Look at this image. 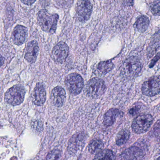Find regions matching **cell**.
<instances>
[{"label": "cell", "mask_w": 160, "mask_h": 160, "mask_svg": "<svg viewBox=\"0 0 160 160\" xmlns=\"http://www.w3.org/2000/svg\"><path fill=\"white\" fill-rule=\"evenodd\" d=\"M58 18V14L49 13L45 9L41 10L37 16L38 24L41 28L51 34L56 32Z\"/></svg>", "instance_id": "1"}, {"label": "cell", "mask_w": 160, "mask_h": 160, "mask_svg": "<svg viewBox=\"0 0 160 160\" xmlns=\"http://www.w3.org/2000/svg\"><path fill=\"white\" fill-rule=\"evenodd\" d=\"M141 69L142 64L138 58L132 56L123 62L121 68V73L126 79H133L138 76Z\"/></svg>", "instance_id": "2"}, {"label": "cell", "mask_w": 160, "mask_h": 160, "mask_svg": "<svg viewBox=\"0 0 160 160\" xmlns=\"http://www.w3.org/2000/svg\"><path fill=\"white\" fill-rule=\"evenodd\" d=\"M104 81L98 78H91L87 83L85 88L86 94L88 97L97 99L102 96L106 91Z\"/></svg>", "instance_id": "3"}, {"label": "cell", "mask_w": 160, "mask_h": 160, "mask_svg": "<svg viewBox=\"0 0 160 160\" xmlns=\"http://www.w3.org/2000/svg\"><path fill=\"white\" fill-rule=\"evenodd\" d=\"M26 94V90L21 86H15L9 89L5 94V102L12 106H17L23 102Z\"/></svg>", "instance_id": "4"}, {"label": "cell", "mask_w": 160, "mask_h": 160, "mask_svg": "<svg viewBox=\"0 0 160 160\" xmlns=\"http://www.w3.org/2000/svg\"><path fill=\"white\" fill-rule=\"evenodd\" d=\"M153 121V117L150 114L138 116L132 123V130L135 133H144L149 130Z\"/></svg>", "instance_id": "5"}, {"label": "cell", "mask_w": 160, "mask_h": 160, "mask_svg": "<svg viewBox=\"0 0 160 160\" xmlns=\"http://www.w3.org/2000/svg\"><path fill=\"white\" fill-rule=\"evenodd\" d=\"M65 84L71 94L77 95L81 92L84 88V80L79 74L72 73L66 77Z\"/></svg>", "instance_id": "6"}, {"label": "cell", "mask_w": 160, "mask_h": 160, "mask_svg": "<svg viewBox=\"0 0 160 160\" xmlns=\"http://www.w3.org/2000/svg\"><path fill=\"white\" fill-rule=\"evenodd\" d=\"M87 137L83 132H79L74 134L69 140L67 150L71 154H75L81 150L84 147Z\"/></svg>", "instance_id": "7"}, {"label": "cell", "mask_w": 160, "mask_h": 160, "mask_svg": "<svg viewBox=\"0 0 160 160\" xmlns=\"http://www.w3.org/2000/svg\"><path fill=\"white\" fill-rule=\"evenodd\" d=\"M92 6L89 0H79L76 6V16L80 22H84L89 19Z\"/></svg>", "instance_id": "8"}, {"label": "cell", "mask_w": 160, "mask_h": 160, "mask_svg": "<svg viewBox=\"0 0 160 160\" xmlns=\"http://www.w3.org/2000/svg\"><path fill=\"white\" fill-rule=\"evenodd\" d=\"M160 78L153 77L143 83L141 88L142 93L147 96L152 97L160 93Z\"/></svg>", "instance_id": "9"}, {"label": "cell", "mask_w": 160, "mask_h": 160, "mask_svg": "<svg viewBox=\"0 0 160 160\" xmlns=\"http://www.w3.org/2000/svg\"><path fill=\"white\" fill-rule=\"evenodd\" d=\"M69 47L64 42H61L56 45L51 53L52 59L58 63L64 62L69 54Z\"/></svg>", "instance_id": "10"}, {"label": "cell", "mask_w": 160, "mask_h": 160, "mask_svg": "<svg viewBox=\"0 0 160 160\" xmlns=\"http://www.w3.org/2000/svg\"><path fill=\"white\" fill-rule=\"evenodd\" d=\"M50 100L54 106L58 108L62 106L66 100V92L64 88L60 86L54 88L51 91Z\"/></svg>", "instance_id": "11"}, {"label": "cell", "mask_w": 160, "mask_h": 160, "mask_svg": "<svg viewBox=\"0 0 160 160\" xmlns=\"http://www.w3.org/2000/svg\"><path fill=\"white\" fill-rule=\"evenodd\" d=\"M144 156L143 150L136 146H132L122 152L120 159L122 160H140Z\"/></svg>", "instance_id": "12"}, {"label": "cell", "mask_w": 160, "mask_h": 160, "mask_svg": "<svg viewBox=\"0 0 160 160\" xmlns=\"http://www.w3.org/2000/svg\"><path fill=\"white\" fill-rule=\"evenodd\" d=\"M28 37V29L21 25H18L14 29L12 35L13 42L18 46L24 43Z\"/></svg>", "instance_id": "13"}, {"label": "cell", "mask_w": 160, "mask_h": 160, "mask_svg": "<svg viewBox=\"0 0 160 160\" xmlns=\"http://www.w3.org/2000/svg\"><path fill=\"white\" fill-rule=\"evenodd\" d=\"M39 51V45L37 41L35 40L31 41L26 48L25 59L30 63H34L37 59Z\"/></svg>", "instance_id": "14"}, {"label": "cell", "mask_w": 160, "mask_h": 160, "mask_svg": "<svg viewBox=\"0 0 160 160\" xmlns=\"http://www.w3.org/2000/svg\"><path fill=\"white\" fill-rule=\"evenodd\" d=\"M32 99L33 103L36 105L40 106L44 103L46 99V92L42 83H37L33 91Z\"/></svg>", "instance_id": "15"}, {"label": "cell", "mask_w": 160, "mask_h": 160, "mask_svg": "<svg viewBox=\"0 0 160 160\" xmlns=\"http://www.w3.org/2000/svg\"><path fill=\"white\" fill-rule=\"evenodd\" d=\"M121 115L120 111L118 108H112L108 110L104 116L103 124L107 127L113 125L117 118Z\"/></svg>", "instance_id": "16"}, {"label": "cell", "mask_w": 160, "mask_h": 160, "mask_svg": "<svg viewBox=\"0 0 160 160\" xmlns=\"http://www.w3.org/2000/svg\"><path fill=\"white\" fill-rule=\"evenodd\" d=\"M114 67V64L111 61L101 62L96 66V73L99 75H104L113 70Z\"/></svg>", "instance_id": "17"}, {"label": "cell", "mask_w": 160, "mask_h": 160, "mask_svg": "<svg viewBox=\"0 0 160 160\" xmlns=\"http://www.w3.org/2000/svg\"><path fill=\"white\" fill-rule=\"evenodd\" d=\"M149 25V18L146 16L139 17L135 23L136 28L140 32H144L147 30Z\"/></svg>", "instance_id": "18"}, {"label": "cell", "mask_w": 160, "mask_h": 160, "mask_svg": "<svg viewBox=\"0 0 160 160\" xmlns=\"http://www.w3.org/2000/svg\"><path fill=\"white\" fill-rule=\"evenodd\" d=\"M131 133L128 129H124L121 130L117 135L116 138V144L118 146H121L124 145L130 137Z\"/></svg>", "instance_id": "19"}, {"label": "cell", "mask_w": 160, "mask_h": 160, "mask_svg": "<svg viewBox=\"0 0 160 160\" xmlns=\"http://www.w3.org/2000/svg\"><path fill=\"white\" fill-rule=\"evenodd\" d=\"M104 144L100 139H93L89 144L88 151L92 154H96L102 149Z\"/></svg>", "instance_id": "20"}, {"label": "cell", "mask_w": 160, "mask_h": 160, "mask_svg": "<svg viewBox=\"0 0 160 160\" xmlns=\"http://www.w3.org/2000/svg\"><path fill=\"white\" fill-rule=\"evenodd\" d=\"M94 160L104 159V160H114L115 155L114 152L111 150L108 149H102L98 153H96L94 158Z\"/></svg>", "instance_id": "21"}, {"label": "cell", "mask_w": 160, "mask_h": 160, "mask_svg": "<svg viewBox=\"0 0 160 160\" xmlns=\"http://www.w3.org/2000/svg\"><path fill=\"white\" fill-rule=\"evenodd\" d=\"M61 157V152L58 149H54L48 153L47 156V160H58Z\"/></svg>", "instance_id": "22"}, {"label": "cell", "mask_w": 160, "mask_h": 160, "mask_svg": "<svg viewBox=\"0 0 160 160\" xmlns=\"http://www.w3.org/2000/svg\"><path fill=\"white\" fill-rule=\"evenodd\" d=\"M152 12L155 16L160 15V1L155 0L150 5Z\"/></svg>", "instance_id": "23"}, {"label": "cell", "mask_w": 160, "mask_h": 160, "mask_svg": "<svg viewBox=\"0 0 160 160\" xmlns=\"http://www.w3.org/2000/svg\"><path fill=\"white\" fill-rule=\"evenodd\" d=\"M58 5L63 8L69 7L72 2V0H56Z\"/></svg>", "instance_id": "24"}, {"label": "cell", "mask_w": 160, "mask_h": 160, "mask_svg": "<svg viewBox=\"0 0 160 160\" xmlns=\"http://www.w3.org/2000/svg\"><path fill=\"white\" fill-rule=\"evenodd\" d=\"M140 108L139 107V106H136L132 108H131L130 110H129V113H130V115H132V116H134L136 114L138 113L140 110Z\"/></svg>", "instance_id": "25"}, {"label": "cell", "mask_w": 160, "mask_h": 160, "mask_svg": "<svg viewBox=\"0 0 160 160\" xmlns=\"http://www.w3.org/2000/svg\"><path fill=\"white\" fill-rule=\"evenodd\" d=\"M36 0H21L24 4L28 5H31L36 2Z\"/></svg>", "instance_id": "26"}, {"label": "cell", "mask_w": 160, "mask_h": 160, "mask_svg": "<svg viewBox=\"0 0 160 160\" xmlns=\"http://www.w3.org/2000/svg\"><path fill=\"white\" fill-rule=\"evenodd\" d=\"M159 53H158L157 54V56L154 58L153 60H152V61L151 63L150 66H153V65L155 64V62L159 60Z\"/></svg>", "instance_id": "27"}, {"label": "cell", "mask_w": 160, "mask_h": 160, "mask_svg": "<svg viewBox=\"0 0 160 160\" xmlns=\"http://www.w3.org/2000/svg\"><path fill=\"white\" fill-rule=\"evenodd\" d=\"M4 61H5L4 58L1 55H0V67L3 65L4 62Z\"/></svg>", "instance_id": "28"}]
</instances>
